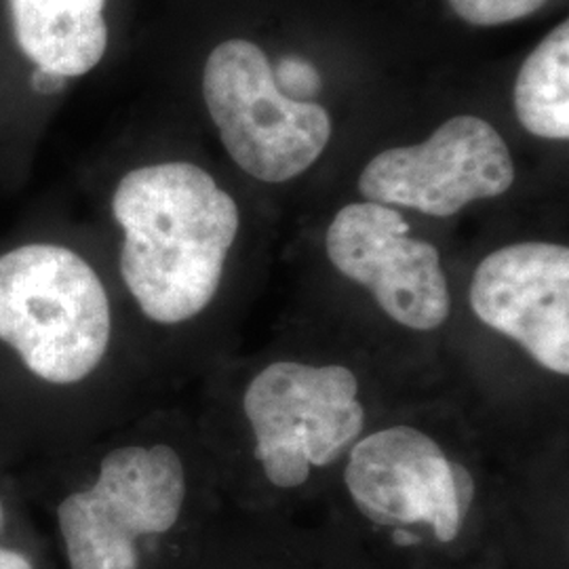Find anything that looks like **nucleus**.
<instances>
[{"mask_svg":"<svg viewBox=\"0 0 569 569\" xmlns=\"http://www.w3.org/2000/svg\"><path fill=\"white\" fill-rule=\"evenodd\" d=\"M0 569H32V563L21 552L0 549Z\"/></svg>","mask_w":569,"mask_h":569,"instance_id":"2eb2a0df","label":"nucleus"},{"mask_svg":"<svg viewBox=\"0 0 569 569\" xmlns=\"http://www.w3.org/2000/svg\"><path fill=\"white\" fill-rule=\"evenodd\" d=\"M359 512L385 528L430 526L439 542H453L475 502L477 486L465 465L418 428H385L350 448L345 470Z\"/></svg>","mask_w":569,"mask_h":569,"instance_id":"423d86ee","label":"nucleus"},{"mask_svg":"<svg viewBox=\"0 0 569 569\" xmlns=\"http://www.w3.org/2000/svg\"><path fill=\"white\" fill-rule=\"evenodd\" d=\"M515 112L531 136L569 138V21H561L528 60L515 82Z\"/></svg>","mask_w":569,"mask_h":569,"instance_id":"9b49d317","label":"nucleus"},{"mask_svg":"<svg viewBox=\"0 0 569 569\" xmlns=\"http://www.w3.org/2000/svg\"><path fill=\"white\" fill-rule=\"evenodd\" d=\"M0 523H2V507H0Z\"/></svg>","mask_w":569,"mask_h":569,"instance_id":"f3484780","label":"nucleus"},{"mask_svg":"<svg viewBox=\"0 0 569 569\" xmlns=\"http://www.w3.org/2000/svg\"><path fill=\"white\" fill-rule=\"evenodd\" d=\"M30 81H32V87H34L41 96H56V93H60L61 89L66 87V81H68V79H63V77H58V74H53V72H47V70L37 68V70L32 72Z\"/></svg>","mask_w":569,"mask_h":569,"instance_id":"4468645a","label":"nucleus"},{"mask_svg":"<svg viewBox=\"0 0 569 569\" xmlns=\"http://www.w3.org/2000/svg\"><path fill=\"white\" fill-rule=\"evenodd\" d=\"M392 538H395V542L401 545V547H409V545H416V542H418V538L411 536L409 529H395V531H392Z\"/></svg>","mask_w":569,"mask_h":569,"instance_id":"dca6fc26","label":"nucleus"},{"mask_svg":"<svg viewBox=\"0 0 569 569\" xmlns=\"http://www.w3.org/2000/svg\"><path fill=\"white\" fill-rule=\"evenodd\" d=\"M470 308L552 373H569V249L515 243L477 266Z\"/></svg>","mask_w":569,"mask_h":569,"instance_id":"1a4fd4ad","label":"nucleus"},{"mask_svg":"<svg viewBox=\"0 0 569 569\" xmlns=\"http://www.w3.org/2000/svg\"><path fill=\"white\" fill-rule=\"evenodd\" d=\"M547 0H449L453 13L472 26H502L533 16Z\"/></svg>","mask_w":569,"mask_h":569,"instance_id":"f8f14e48","label":"nucleus"},{"mask_svg":"<svg viewBox=\"0 0 569 569\" xmlns=\"http://www.w3.org/2000/svg\"><path fill=\"white\" fill-rule=\"evenodd\" d=\"M112 213L124 232L122 281L143 315L163 326L201 315L239 234L234 199L197 164H148L119 182Z\"/></svg>","mask_w":569,"mask_h":569,"instance_id":"f257e3e1","label":"nucleus"},{"mask_svg":"<svg viewBox=\"0 0 569 569\" xmlns=\"http://www.w3.org/2000/svg\"><path fill=\"white\" fill-rule=\"evenodd\" d=\"M512 183L515 164L502 136L488 121L462 114L427 142L376 154L359 178V192L369 203L449 218L472 201L505 194Z\"/></svg>","mask_w":569,"mask_h":569,"instance_id":"0eeeda50","label":"nucleus"},{"mask_svg":"<svg viewBox=\"0 0 569 569\" xmlns=\"http://www.w3.org/2000/svg\"><path fill=\"white\" fill-rule=\"evenodd\" d=\"M203 98L232 161L262 182L298 178L323 154L331 138L326 108L284 96L264 51L243 39L211 51Z\"/></svg>","mask_w":569,"mask_h":569,"instance_id":"7ed1b4c3","label":"nucleus"},{"mask_svg":"<svg viewBox=\"0 0 569 569\" xmlns=\"http://www.w3.org/2000/svg\"><path fill=\"white\" fill-rule=\"evenodd\" d=\"M183 500L186 468L176 449H112L96 483L70 493L58 509L70 569H140L136 540L173 528Z\"/></svg>","mask_w":569,"mask_h":569,"instance_id":"39448f33","label":"nucleus"},{"mask_svg":"<svg viewBox=\"0 0 569 569\" xmlns=\"http://www.w3.org/2000/svg\"><path fill=\"white\" fill-rule=\"evenodd\" d=\"M9 9L16 41L41 70L82 77L106 56V0H9Z\"/></svg>","mask_w":569,"mask_h":569,"instance_id":"9d476101","label":"nucleus"},{"mask_svg":"<svg viewBox=\"0 0 569 569\" xmlns=\"http://www.w3.org/2000/svg\"><path fill=\"white\" fill-rule=\"evenodd\" d=\"M326 249L336 270L369 289L395 323L413 331L446 326L451 298L439 249L413 239L397 209L346 204L327 230Z\"/></svg>","mask_w":569,"mask_h":569,"instance_id":"6e6552de","label":"nucleus"},{"mask_svg":"<svg viewBox=\"0 0 569 569\" xmlns=\"http://www.w3.org/2000/svg\"><path fill=\"white\" fill-rule=\"evenodd\" d=\"M243 411L266 479L283 489L305 486L312 467L338 462L366 427L359 380L342 366L264 367L244 390Z\"/></svg>","mask_w":569,"mask_h":569,"instance_id":"20e7f679","label":"nucleus"},{"mask_svg":"<svg viewBox=\"0 0 569 569\" xmlns=\"http://www.w3.org/2000/svg\"><path fill=\"white\" fill-rule=\"evenodd\" d=\"M112 317L98 272L68 247L32 243L0 256V340L51 385L93 373Z\"/></svg>","mask_w":569,"mask_h":569,"instance_id":"f03ea898","label":"nucleus"},{"mask_svg":"<svg viewBox=\"0 0 569 569\" xmlns=\"http://www.w3.org/2000/svg\"><path fill=\"white\" fill-rule=\"evenodd\" d=\"M277 87L291 100L302 102L300 98H310L321 89L319 72L298 58H284L277 70H272Z\"/></svg>","mask_w":569,"mask_h":569,"instance_id":"ddd939ff","label":"nucleus"}]
</instances>
